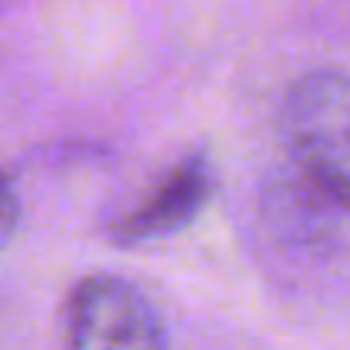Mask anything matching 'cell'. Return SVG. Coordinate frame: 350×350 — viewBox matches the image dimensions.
<instances>
[{"mask_svg": "<svg viewBox=\"0 0 350 350\" xmlns=\"http://www.w3.org/2000/svg\"><path fill=\"white\" fill-rule=\"evenodd\" d=\"M278 131L306 186L350 210V72L312 69L299 76L282 96Z\"/></svg>", "mask_w": 350, "mask_h": 350, "instance_id": "cell-1", "label": "cell"}, {"mask_svg": "<svg viewBox=\"0 0 350 350\" xmlns=\"http://www.w3.org/2000/svg\"><path fill=\"white\" fill-rule=\"evenodd\" d=\"M66 350H168L158 306L124 275L90 271L69 285L59 306Z\"/></svg>", "mask_w": 350, "mask_h": 350, "instance_id": "cell-2", "label": "cell"}, {"mask_svg": "<svg viewBox=\"0 0 350 350\" xmlns=\"http://www.w3.org/2000/svg\"><path fill=\"white\" fill-rule=\"evenodd\" d=\"M217 196V168L206 151H186L110 227L117 244H144L186 230Z\"/></svg>", "mask_w": 350, "mask_h": 350, "instance_id": "cell-3", "label": "cell"}, {"mask_svg": "<svg viewBox=\"0 0 350 350\" xmlns=\"http://www.w3.org/2000/svg\"><path fill=\"white\" fill-rule=\"evenodd\" d=\"M18 224H21V196H18L14 183L0 172V251L11 244Z\"/></svg>", "mask_w": 350, "mask_h": 350, "instance_id": "cell-4", "label": "cell"}]
</instances>
